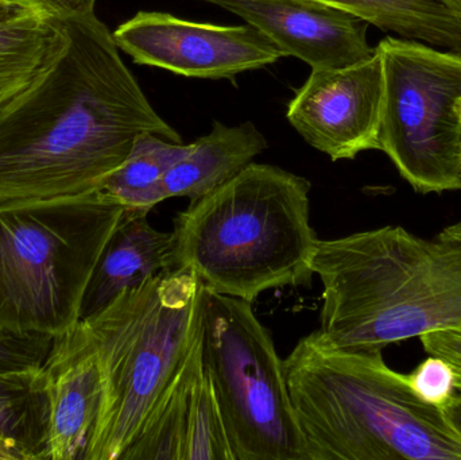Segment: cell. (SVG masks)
Returning a JSON list of instances; mask_svg holds the SVG:
<instances>
[{"label": "cell", "mask_w": 461, "mask_h": 460, "mask_svg": "<svg viewBox=\"0 0 461 460\" xmlns=\"http://www.w3.org/2000/svg\"><path fill=\"white\" fill-rule=\"evenodd\" d=\"M382 56L375 53L344 68L312 69L287 105L295 131L332 161L379 150L384 108Z\"/></svg>", "instance_id": "30bf717a"}, {"label": "cell", "mask_w": 461, "mask_h": 460, "mask_svg": "<svg viewBox=\"0 0 461 460\" xmlns=\"http://www.w3.org/2000/svg\"><path fill=\"white\" fill-rule=\"evenodd\" d=\"M61 22V50L0 105V207L102 188L140 135L183 142L96 14Z\"/></svg>", "instance_id": "6da1fadb"}, {"label": "cell", "mask_w": 461, "mask_h": 460, "mask_svg": "<svg viewBox=\"0 0 461 460\" xmlns=\"http://www.w3.org/2000/svg\"><path fill=\"white\" fill-rule=\"evenodd\" d=\"M113 37L135 64L191 78H233L284 57L251 24L202 23L158 11H140L123 22Z\"/></svg>", "instance_id": "9c48e42d"}, {"label": "cell", "mask_w": 461, "mask_h": 460, "mask_svg": "<svg viewBox=\"0 0 461 460\" xmlns=\"http://www.w3.org/2000/svg\"><path fill=\"white\" fill-rule=\"evenodd\" d=\"M53 345L48 335H14L0 331V372H26L42 367Z\"/></svg>", "instance_id": "7402d4cb"}, {"label": "cell", "mask_w": 461, "mask_h": 460, "mask_svg": "<svg viewBox=\"0 0 461 460\" xmlns=\"http://www.w3.org/2000/svg\"><path fill=\"white\" fill-rule=\"evenodd\" d=\"M183 460H233L218 397L204 367L192 394Z\"/></svg>", "instance_id": "ffe728a7"}, {"label": "cell", "mask_w": 461, "mask_h": 460, "mask_svg": "<svg viewBox=\"0 0 461 460\" xmlns=\"http://www.w3.org/2000/svg\"><path fill=\"white\" fill-rule=\"evenodd\" d=\"M311 186L276 165H247L176 216V269L192 270L207 291L251 304L271 289L309 288L319 240Z\"/></svg>", "instance_id": "277c9868"}, {"label": "cell", "mask_w": 461, "mask_h": 460, "mask_svg": "<svg viewBox=\"0 0 461 460\" xmlns=\"http://www.w3.org/2000/svg\"><path fill=\"white\" fill-rule=\"evenodd\" d=\"M148 216V211L124 208L95 267L81 320L100 312L123 292L177 270L173 232L154 229Z\"/></svg>", "instance_id": "4fadbf2b"}, {"label": "cell", "mask_w": 461, "mask_h": 460, "mask_svg": "<svg viewBox=\"0 0 461 460\" xmlns=\"http://www.w3.org/2000/svg\"><path fill=\"white\" fill-rule=\"evenodd\" d=\"M443 410L447 418H448L449 423L454 426V428L459 432L461 437V393L457 392L454 399L446 407H443Z\"/></svg>", "instance_id": "4316f807"}, {"label": "cell", "mask_w": 461, "mask_h": 460, "mask_svg": "<svg viewBox=\"0 0 461 460\" xmlns=\"http://www.w3.org/2000/svg\"><path fill=\"white\" fill-rule=\"evenodd\" d=\"M336 8L405 40L461 54V13L444 0H303Z\"/></svg>", "instance_id": "9a60e30c"}, {"label": "cell", "mask_w": 461, "mask_h": 460, "mask_svg": "<svg viewBox=\"0 0 461 460\" xmlns=\"http://www.w3.org/2000/svg\"><path fill=\"white\" fill-rule=\"evenodd\" d=\"M408 378L417 396L436 407H446L457 393L454 370L440 356H428Z\"/></svg>", "instance_id": "44dd1931"}, {"label": "cell", "mask_w": 461, "mask_h": 460, "mask_svg": "<svg viewBox=\"0 0 461 460\" xmlns=\"http://www.w3.org/2000/svg\"><path fill=\"white\" fill-rule=\"evenodd\" d=\"M267 149L252 122L226 126L213 122L210 134L192 143L191 151L162 180V197L199 199L219 188Z\"/></svg>", "instance_id": "5bb4252c"}, {"label": "cell", "mask_w": 461, "mask_h": 460, "mask_svg": "<svg viewBox=\"0 0 461 460\" xmlns=\"http://www.w3.org/2000/svg\"><path fill=\"white\" fill-rule=\"evenodd\" d=\"M43 13L51 18L65 21V19L78 18L95 13L96 0H32Z\"/></svg>", "instance_id": "cb8c5ba5"}, {"label": "cell", "mask_w": 461, "mask_h": 460, "mask_svg": "<svg viewBox=\"0 0 461 460\" xmlns=\"http://www.w3.org/2000/svg\"><path fill=\"white\" fill-rule=\"evenodd\" d=\"M449 7L454 8V10L460 11L461 13V0H444Z\"/></svg>", "instance_id": "83f0119b"}, {"label": "cell", "mask_w": 461, "mask_h": 460, "mask_svg": "<svg viewBox=\"0 0 461 460\" xmlns=\"http://www.w3.org/2000/svg\"><path fill=\"white\" fill-rule=\"evenodd\" d=\"M46 439L48 400L42 367L0 372V460L45 459Z\"/></svg>", "instance_id": "2e32d148"}, {"label": "cell", "mask_w": 461, "mask_h": 460, "mask_svg": "<svg viewBox=\"0 0 461 460\" xmlns=\"http://www.w3.org/2000/svg\"><path fill=\"white\" fill-rule=\"evenodd\" d=\"M34 77L11 78V80L0 81V105H2L3 103L7 102L13 95H15L19 89L23 88V86Z\"/></svg>", "instance_id": "484cf974"}, {"label": "cell", "mask_w": 461, "mask_h": 460, "mask_svg": "<svg viewBox=\"0 0 461 460\" xmlns=\"http://www.w3.org/2000/svg\"><path fill=\"white\" fill-rule=\"evenodd\" d=\"M460 191H461V183H460Z\"/></svg>", "instance_id": "f546056e"}, {"label": "cell", "mask_w": 461, "mask_h": 460, "mask_svg": "<svg viewBox=\"0 0 461 460\" xmlns=\"http://www.w3.org/2000/svg\"><path fill=\"white\" fill-rule=\"evenodd\" d=\"M284 366L308 460H461L443 408L420 399L381 348L335 347L316 329Z\"/></svg>", "instance_id": "3957f363"}, {"label": "cell", "mask_w": 461, "mask_h": 460, "mask_svg": "<svg viewBox=\"0 0 461 460\" xmlns=\"http://www.w3.org/2000/svg\"><path fill=\"white\" fill-rule=\"evenodd\" d=\"M204 285L177 269L119 294L83 319L100 375L102 404L84 460H121L202 335Z\"/></svg>", "instance_id": "5b68a950"}, {"label": "cell", "mask_w": 461, "mask_h": 460, "mask_svg": "<svg viewBox=\"0 0 461 460\" xmlns=\"http://www.w3.org/2000/svg\"><path fill=\"white\" fill-rule=\"evenodd\" d=\"M376 50L384 76L379 150L419 194L460 191L461 54L394 37Z\"/></svg>", "instance_id": "ba28073f"}, {"label": "cell", "mask_w": 461, "mask_h": 460, "mask_svg": "<svg viewBox=\"0 0 461 460\" xmlns=\"http://www.w3.org/2000/svg\"><path fill=\"white\" fill-rule=\"evenodd\" d=\"M48 400L45 459L84 460L102 404V375L86 323L53 338L42 366Z\"/></svg>", "instance_id": "7c38bea8"}, {"label": "cell", "mask_w": 461, "mask_h": 460, "mask_svg": "<svg viewBox=\"0 0 461 460\" xmlns=\"http://www.w3.org/2000/svg\"><path fill=\"white\" fill-rule=\"evenodd\" d=\"M191 149L192 143L172 142L156 134L140 135L129 158L100 189L124 208L150 212L157 204L165 202L162 197L165 176Z\"/></svg>", "instance_id": "ac0fdd59"}, {"label": "cell", "mask_w": 461, "mask_h": 460, "mask_svg": "<svg viewBox=\"0 0 461 460\" xmlns=\"http://www.w3.org/2000/svg\"><path fill=\"white\" fill-rule=\"evenodd\" d=\"M320 337L343 348H381L461 329V221L435 237L401 226L317 240Z\"/></svg>", "instance_id": "7a4b0ae2"}, {"label": "cell", "mask_w": 461, "mask_h": 460, "mask_svg": "<svg viewBox=\"0 0 461 460\" xmlns=\"http://www.w3.org/2000/svg\"><path fill=\"white\" fill-rule=\"evenodd\" d=\"M123 211L103 189L0 207V331L54 338L77 326Z\"/></svg>", "instance_id": "8992f818"}, {"label": "cell", "mask_w": 461, "mask_h": 460, "mask_svg": "<svg viewBox=\"0 0 461 460\" xmlns=\"http://www.w3.org/2000/svg\"><path fill=\"white\" fill-rule=\"evenodd\" d=\"M34 10H41L32 0H0V23L13 21Z\"/></svg>", "instance_id": "d4e9b609"}, {"label": "cell", "mask_w": 461, "mask_h": 460, "mask_svg": "<svg viewBox=\"0 0 461 460\" xmlns=\"http://www.w3.org/2000/svg\"><path fill=\"white\" fill-rule=\"evenodd\" d=\"M64 24L42 10L0 23V81L34 77L64 46Z\"/></svg>", "instance_id": "d6986e66"}, {"label": "cell", "mask_w": 461, "mask_h": 460, "mask_svg": "<svg viewBox=\"0 0 461 460\" xmlns=\"http://www.w3.org/2000/svg\"><path fill=\"white\" fill-rule=\"evenodd\" d=\"M202 358L233 460H308L284 361L251 302L204 288Z\"/></svg>", "instance_id": "52a82bcc"}, {"label": "cell", "mask_w": 461, "mask_h": 460, "mask_svg": "<svg viewBox=\"0 0 461 460\" xmlns=\"http://www.w3.org/2000/svg\"><path fill=\"white\" fill-rule=\"evenodd\" d=\"M428 356L443 358L454 370L455 383L461 393V329L429 332L420 337Z\"/></svg>", "instance_id": "603a6c76"}, {"label": "cell", "mask_w": 461, "mask_h": 460, "mask_svg": "<svg viewBox=\"0 0 461 460\" xmlns=\"http://www.w3.org/2000/svg\"><path fill=\"white\" fill-rule=\"evenodd\" d=\"M457 113H459L461 119V99L459 100V102H457Z\"/></svg>", "instance_id": "f1b7e54d"}, {"label": "cell", "mask_w": 461, "mask_h": 460, "mask_svg": "<svg viewBox=\"0 0 461 460\" xmlns=\"http://www.w3.org/2000/svg\"><path fill=\"white\" fill-rule=\"evenodd\" d=\"M210 3L265 34L284 57L312 69L344 68L375 53L367 41L368 23L352 14L303 0H197Z\"/></svg>", "instance_id": "8fae6325"}, {"label": "cell", "mask_w": 461, "mask_h": 460, "mask_svg": "<svg viewBox=\"0 0 461 460\" xmlns=\"http://www.w3.org/2000/svg\"><path fill=\"white\" fill-rule=\"evenodd\" d=\"M203 372L202 335L121 460H183L194 383Z\"/></svg>", "instance_id": "e0dca14e"}]
</instances>
